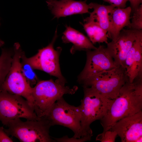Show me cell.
<instances>
[{"label":"cell","mask_w":142,"mask_h":142,"mask_svg":"<svg viewBox=\"0 0 142 142\" xmlns=\"http://www.w3.org/2000/svg\"><path fill=\"white\" fill-rule=\"evenodd\" d=\"M131 22L129 27L130 29L135 30L142 29V4H140L133 12Z\"/></svg>","instance_id":"cell-21"},{"label":"cell","mask_w":142,"mask_h":142,"mask_svg":"<svg viewBox=\"0 0 142 142\" xmlns=\"http://www.w3.org/2000/svg\"><path fill=\"white\" fill-rule=\"evenodd\" d=\"M142 91L135 88L128 80L113 101L104 116L100 120L104 132L110 130L120 119L142 110Z\"/></svg>","instance_id":"cell-1"},{"label":"cell","mask_w":142,"mask_h":142,"mask_svg":"<svg viewBox=\"0 0 142 142\" xmlns=\"http://www.w3.org/2000/svg\"><path fill=\"white\" fill-rule=\"evenodd\" d=\"M138 30L130 28L122 30L116 40L107 44L106 47L117 66L125 69L126 56L135 40Z\"/></svg>","instance_id":"cell-12"},{"label":"cell","mask_w":142,"mask_h":142,"mask_svg":"<svg viewBox=\"0 0 142 142\" xmlns=\"http://www.w3.org/2000/svg\"><path fill=\"white\" fill-rule=\"evenodd\" d=\"M21 69L25 78L31 86L36 84L39 80L34 69L27 60L24 52L23 51L21 57Z\"/></svg>","instance_id":"cell-20"},{"label":"cell","mask_w":142,"mask_h":142,"mask_svg":"<svg viewBox=\"0 0 142 142\" xmlns=\"http://www.w3.org/2000/svg\"><path fill=\"white\" fill-rule=\"evenodd\" d=\"M13 141L11 138L5 132L4 128L0 126V142H12Z\"/></svg>","instance_id":"cell-25"},{"label":"cell","mask_w":142,"mask_h":142,"mask_svg":"<svg viewBox=\"0 0 142 142\" xmlns=\"http://www.w3.org/2000/svg\"><path fill=\"white\" fill-rule=\"evenodd\" d=\"M13 51L11 65L0 88V91H6L21 96L24 98L33 107V87L27 81L21 70V60L23 51L18 43H14Z\"/></svg>","instance_id":"cell-6"},{"label":"cell","mask_w":142,"mask_h":142,"mask_svg":"<svg viewBox=\"0 0 142 142\" xmlns=\"http://www.w3.org/2000/svg\"><path fill=\"white\" fill-rule=\"evenodd\" d=\"M1 25V23L0 22V26ZM4 44V42L1 39H0V47H1L2 46L3 44Z\"/></svg>","instance_id":"cell-27"},{"label":"cell","mask_w":142,"mask_h":142,"mask_svg":"<svg viewBox=\"0 0 142 142\" xmlns=\"http://www.w3.org/2000/svg\"><path fill=\"white\" fill-rule=\"evenodd\" d=\"M91 136H85L80 138H76L73 137L69 138L67 135L59 138H53L56 141L60 142H83L91 140Z\"/></svg>","instance_id":"cell-23"},{"label":"cell","mask_w":142,"mask_h":142,"mask_svg":"<svg viewBox=\"0 0 142 142\" xmlns=\"http://www.w3.org/2000/svg\"><path fill=\"white\" fill-rule=\"evenodd\" d=\"M66 82L58 79L39 80L32 87L33 107L38 117L45 118L56 101L66 94H73L78 87L65 86Z\"/></svg>","instance_id":"cell-2"},{"label":"cell","mask_w":142,"mask_h":142,"mask_svg":"<svg viewBox=\"0 0 142 142\" xmlns=\"http://www.w3.org/2000/svg\"><path fill=\"white\" fill-rule=\"evenodd\" d=\"M125 69L131 83L137 77L142 76V30H138L135 40L127 54Z\"/></svg>","instance_id":"cell-14"},{"label":"cell","mask_w":142,"mask_h":142,"mask_svg":"<svg viewBox=\"0 0 142 142\" xmlns=\"http://www.w3.org/2000/svg\"><path fill=\"white\" fill-rule=\"evenodd\" d=\"M86 52V61L84 67L78 77L81 84L89 78L102 71L117 66L106 47L100 45L95 49Z\"/></svg>","instance_id":"cell-10"},{"label":"cell","mask_w":142,"mask_h":142,"mask_svg":"<svg viewBox=\"0 0 142 142\" xmlns=\"http://www.w3.org/2000/svg\"><path fill=\"white\" fill-rule=\"evenodd\" d=\"M109 130L115 131L122 142H142V110L119 120Z\"/></svg>","instance_id":"cell-11"},{"label":"cell","mask_w":142,"mask_h":142,"mask_svg":"<svg viewBox=\"0 0 142 142\" xmlns=\"http://www.w3.org/2000/svg\"><path fill=\"white\" fill-rule=\"evenodd\" d=\"M84 95L79 106L81 124L84 136H93L90 126L105 115L113 99L107 98L89 87H83Z\"/></svg>","instance_id":"cell-3"},{"label":"cell","mask_w":142,"mask_h":142,"mask_svg":"<svg viewBox=\"0 0 142 142\" xmlns=\"http://www.w3.org/2000/svg\"><path fill=\"white\" fill-rule=\"evenodd\" d=\"M81 113L79 106L68 103L63 97L57 100L44 118L51 126L59 125L73 131V137L79 138L84 136L81 124Z\"/></svg>","instance_id":"cell-7"},{"label":"cell","mask_w":142,"mask_h":142,"mask_svg":"<svg viewBox=\"0 0 142 142\" xmlns=\"http://www.w3.org/2000/svg\"><path fill=\"white\" fill-rule=\"evenodd\" d=\"M131 9L130 6L124 8H114L109 14L110 28L108 38L115 41L121 31L125 27H129Z\"/></svg>","instance_id":"cell-15"},{"label":"cell","mask_w":142,"mask_h":142,"mask_svg":"<svg viewBox=\"0 0 142 142\" xmlns=\"http://www.w3.org/2000/svg\"><path fill=\"white\" fill-rule=\"evenodd\" d=\"M87 1L47 0L46 2L54 18L58 19L74 14L89 13V9L92 8Z\"/></svg>","instance_id":"cell-13"},{"label":"cell","mask_w":142,"mask_h":142,"mask_svg":"<svg viewBox=\"0 0 142 142\" xmlns=\"http://www.w3.org/2000/svg\"><path fill=\"white\" fill-rule=\"evenodd\" d=\"M129 80L125 69L118 66L100 72L82 83L83 87H89L104 97L110 99H115L121 89Z\"/></svg>","instance_id":"cell-5"},{"label":"cell","mask_w":142,"mask_h":142,"mask_svg":"<svg viewBox=\"0 0 142 142\" xmlns=\"http://www.w3.org/2000/svg\"><path fill=\"white\" fill-rule=\"evenodd\" d=\"M14 54L13 50L2 48L0 56V88L11 67Z\"/></svg>","instance_id":"cell-19"},{"label":"cell","mask_w":142,"mask_h":142,"mask_svg":"<svg viewBox=\"0 0 142 142\" xmlns=\"http://www.w3.org/2000/svg\"><path fill=\"white\" fill-rule=\"evenodd\" d=\"M66 29L63 33L62 39L63 43H71L73 45L70 49L73 54L77 51L94 50L95 47L88 39L83 34L72 27L66 25Z\"/></svg>","instance_id":"cell-16"},{"label":"cell","mask_w":142,"mask_h":142,"mask_svg":"<svg viewBox=\"0 0 142 142\" xmlns=\"http://www.w3.org/2000/svg\"><path fill=\"white\" fill-rule=\"evenodd\" d=\"M7 126L8 128L4 129L7 134L21 142H56L49 135V129L52 126L45 118L25 121L17 119L11 121Z\"/></svg>","instance_id":"cell-4"},{"label":"cell","mask_w":142,"mask_h":142,"mask_svg":"<svg viewBox=\"0 0 142 142\" xmlns=\"http://www.w3.org/2000/svg\"><path fill=\"white\" fill-rule=\"evenodd\" d=\"M108 2L115 6V7L121 8L126 7V3L128 0H102Z\"/></svg>","instance_id":"cell-24"},{"label":"cell","mask_w":142,"mask_h":142,"mask_svg":"<svg viewBox=\"0 0 142 142\" xmlns=\"http://www.w3.org/2000/svg\"><path fill=\"white\" fill-rule=\"evenodd\" d=\"M57 37L56 29L51 42L46 47L39 49L34 55L27 57V60L34 69L43 71L67 82L62 74L59 64V57L62 48L58 47L55 49L54 47Z\"/></svg>","instance_id":"cell-9"},{"label":"cell","mask_w":142,"mask_h":142,"mask_svg":"<svg viewBox=\"0 0 142 142\" xmlns=\"http://www.w3.org/2000/svg\"><path fill=\"white\" fill-rule=\"evenodd\" d=\"M21 118L38 120L33 108L22 97L6 91H0V121L7 126L11 121Z\"/></svg>","instance_id":"cell-8"},{"label":"cell","mask_w":142,"mask_h":142,"mask_svg":"<svg viewBox=\"0 0 142 142\" xmlns=\"http://www.w3.org/2000/svg\"><path fill=\"white\" fill-rule=\"evenodd\" d=\"M128 1L130 2V7L131 9V13H133L142 2V0H128Z\"/></svg>","instance_id":"cell-26"},{"label":"cell","mask_w":142,"mask_h":142,"mask_svg":"<svg viewBox=\"0 0 142 142\" xmlns=\"http://www.w3.org/2000/svg\"><path fill=\"white\" fill-rule=\"evenodd\" d=\"M89 4L93 10L90 13L89 17L106 31L108 35L110 28L109 14L115 6L112 4L105 5L94 2Z\"/></svg>","instance_id":"cell-17"},{"label":"cell","mask_w":142,"mask_h":142,"mask_svg":"<svg viewBox=\"0 0 142 142\" xmlns=\"http://www.w3.org/2000/svg\"><path fill=\"white\" fill-rule=\"evenodd\" d=\"M84 23H81L84 29L94 44L96 43H108L107 32L102 28L89 17L84 20Z\"/></svg>","instance_id":"cell-18"},{"label":"cell","mask_w":142,"mask_h":142,"mask_svg":"<svg viewBox=\"0 0 142 142\" xmlns=\"http://www.w3.org/2000/svg\"><path fill=\"white\" fill-rule=\"evenodd\" d=\"M117 135L115 131L108 130L98 134L96 137V140L101 142H114Z\"/></svg>","instance_id":"cell-22"}]
</instances>
